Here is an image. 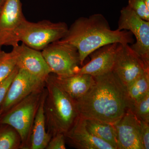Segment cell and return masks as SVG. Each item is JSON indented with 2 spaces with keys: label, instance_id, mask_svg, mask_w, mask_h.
<instances>
[{
  "label": "cell",
  "instance_id": "1",
  "mask_svg": "<svg viewBox=\"0 0 149 149\" xmlns=\"http://www.w3.org/2000/svg\"><path fill=\"white\" fill-rule=\"evenodd\" d=\"M94 77L91 89L75 101L79 115L114 124L130 109L126 88L112 71Z\"/></svg>",
  "mask_w": 149,
  "mask_h": 149
},
{
  "label": "cell",
  "instance_id": "2",
  "mask_svg": "<svg viewBox=\"0 0 149 149\" xmlns=\"http://www.w3.org/2000/svg\"><path fill=\"white\" fill-rule=\"evenodd\" d=\"M74 46L78 50L80 64L93 52L112 43L133 44V35L126 30H112L101 14L77 19L68 28L65 37L59 40Z\"/></svg>",
  "mask_w": 149,
  "mask_h": 149
},
{
  "label": "cell",
  "instance_id": "3",
  "mask_svg": "<svg viewBox=\"0 0 149 149\" xmlns=\"http://www.w3.org/2000/svg\"><path fill=\"white\" fill-rule=\"evenodd\" d=\"M46 95L44 112L47 130L51 136L65 134L78 116L76 103L51 74L45 80Z\"/></svg>",
  "mask_w": 149,
  "mask_h": 149
},
{
  "label": "cell",
  "instance_id": "4",
  "mask_svg": "<svg viewBox=\"0 0 149 149\" xmlns=\"http://www.w3.org/2000/svg\"><path fill=\"white\" fill-rule=\"evenodd\" d=\"M68 27L64 22L43 20L32 22L24 19L17 27L15 35V46L22 43L29 47L42 51L51 43L65 37Z\"/></svg>",
  "mask_w": 149,
  "mask_h": 149
},
{
  "label": "cell",
  "instance_id": "5",
  "mask_svg": "<svg viewBox=\"0 0 149 149\" xmlns=\"http://www.w3.org/2000/svg\"><path fill=\"white\" fill-rule=\"evenodd\" d=\"M45 88L31 93L0 116V124L11 125L19 134L22 149L30 148L32 126Z\"/></svg>",
  "mask_w": 149,
  "mask_h": 149
},
{
  "label": "cell",
  "instance_id": "6",
  "mask_svg": "<svg viewBox=\"0 0 149 149\" xmlns=\"http://www.w3.org/2000/svg\"><path fill=\"white\" fill-rule=\"evenodd\" d=\"M41 52L51 73L59 77H67L79 72L80 56L74 46L58 41L51 43Z\"/></svg>",
  "mask_w": 149,
  "mask_h": 149
},
{
  "label": "cell",
  "instance_id": "7",
  "mask_svg": "<svg viewBox=\"0 0 149 149\" xmlns=\"http://www.w3.org/2000/svg\"><path fill=\"white\" fill-rule=\"evenodd\" d=\"M117 29L128 30L135 36L136 42L130 47L149 67V21L141 18L127 6L120 10Z\"/></svg>",
  "mask_w": 149,
  "mask_h": 149
},
{
  "label": "cell",
  "instance_id": "8",
  "mask_svg": "<svg viewBox=\"0 0 149 149\" xmlns=\"http://www.w3.org/2000/svg\"><path fill=\"white\" fill-rule=\"evenodd\" d=\"M149 67L128 44L119 43L118 47L112 72L125 88L128 87Z\"/></svg>",
  "mask_w": 149,
  "mask_h": 149
},
{
  "label": "cell",
  "instance_id": "9",
  "mask_svg": "<svg viewBox=\"0 0 149 149\" xmlns=\"http://www.w3.org/2000/svg\"><path fill=\"white\" fill-rule=\"evenodd\" d=\"M45 86V80L33 76L24 70L18 68L0 107L1 116L31 93L43 89Z\"/></svg>",
  "mask_w": 149,
  "mask_h": 149
},
{
  "label": "cell",
  "instance_id": "10",
  "mask_svg": "<svg viewBox=\"0 0 149 149\" xmlns=\"http://www.w3.org/2000/svg\"><path fill=\"white\" fill-rule=\"evenodd\" d=\"M117 149H144L140 121L128 109L114 124Z\"/></svg>",
  "mask_w": 149,
  "mask_h": 149
},
{
  "label": "cell",
  "instance_id": "11",
  "mask_svg": "<svg viewBox=\"0 0 149 149\" xmlns=\"http://www.w3.org/2000/svg\"><path fill=\"white\" fill-rule=\"evenodd\" d=\"M25 19L20 0H5L0 13V45L15 46L17 27Z\"/></svg>",
  "mask_w": 149,
  "mask_h": 149
},
{
  "label": "cell",
  "instance_id": "12",
  "mask_svg": "<svg viewBox=\"0 0 149 149\" xmlns=\"http://www.w3.org/2000/svg\"><path fill=\"white\" fill-rule=\"evenodd\" d=\"M16 66L30 74L46 80L51 73L41 51L29 47L23 43L13 47Z\"/></svg>",
  "mask_w": 149,
  "mask_h": 149
},
{
  "label": "cell",
  "instance_id": "13",
  "mask_svg": "<svg viewBox=\"0 0 149 149\" xmlns=\"http://www.w3.org/2000/svg\"><path fill=\"white\" fill-rule=\"evenodd\" d=\"M64 135L66 143L74 148L114 149L109 144L91 133L86 127L85 119L79 115Z\"/></svg>",
  "mask_w": 149,
  "mask_h": 149
},
{
  "label": "cell",
  "instance_id": "14",
  "mask_svg": "<svg viewBox=\"0 0 149 149\" xmlns=\"http://www.w3.org/2000/svg\"><path fill=\"white\" fill-rule=\"evenodd\" d=\"M119 44L106 45L93 52L89 55L91 56L90 61L80 67L78 73L88 74L96 77L112 71Z\"/></svg>",
  "mask_w": 149,
  "mask_h": 149
},
{
  "label": "cell",
  "instance_id": "15",
  "mask_svg": "<svg viewBox=\"0 0 149 149\" xmlns=\"http://www.w3.org/2000/svg\"><path fill=\"white\" fill-rule=\"evenodd\" d=\"M53 76L56 81L75 102L85 96L95 83L94 77L88 74L77 73L67 77Z\"/></svg>",
  "mask_w": 149,
  "mask_h": 149
},
{
  "label": "cell",
  "instance_id": "16",
  "mask_svg": "<svg viewBox=\"0 0 149 149\" xmlns=\"http://www.w3.org/2000/svg\"><path fill=\"white\" fill-rule=\"evenodd\" d=\"M46 95V90L45 87L32 126L29 149H46L52 138V136L48 133L46 128L44 109Z\"/></svg>",
  "mask_w": 149,
  "mask_h": 149
},
{
  "label": "cell",
  "instance_id": "17",
  "mask_svg": "<svg viewBox=\"0 0 149 149\" xmlns=\"http://www.w3.org/2000/svg\"><path fill=\"white\" fill-rule=\"evenodd\" d=\"M85 121L87 129L94 136L109 144L114 149H117L114 124L91 118L85 119Z\"/></svg>",
  "mask_w": 149,
  "mask_h": 149
},
{
  "label": "cell",
  "instance_id": "18",
  "mask_svg": "<svg viewBox=\"0 0 149 149\" xmlns=\"http://www.w3.org/2000/svg\"><path fill=\"white\" fill-rule=\"evenodd\" d=\"M129 108L149 93V70H147L126 88Z\"/></svg>",
  "mask_w": 149,
  "mask_h": 149
},
{
  "label": "cell",
  "instance_id": "19",
  "mask_svg": "<svg viewBox=\"0 0 149 149\" xmlns=\"http://www.w3.org/2000/svg\"><path fill=\"white\" fill-rule=\"evenodd\" d=\"M22 141L19 134L7 124H0V149H21Z\"/></svg>",
  "mask_w": 149,
  "mask_h": 149
},
{
  "label": "cell",
  "instance_id": "20",
  "mask_svg": "<svg viewBox=\"0 0 149 149\" xmlns=\"http://www.w3.org/2000/svg\"><path fill=\"white\" fill-rule=\"evenodd\" d=\"M16 67V60L13 52L0 53V83L5 79Z\"/></svg>",
  "mask_w": 149,
  "mask_h": 149
},
{
  "label": "cell",
  "instance_id": "21",
  "mask_svg": "<svg viewBox=\"0 0 149 149\" xmlns=\"http://www.w3.org/2000/svg\"><path fill=\"white\" fill-rule=\"evenodd\" d=\"M131 110L139 120L149 123V93L136 103Z\"/></svg>",
  "mask_w": 149,
  "mask_h": 149
},
{
  "label": "cell",
  "instance_id": "22",
  "mask_svg": "<svg viewBox=\"0 0 149 149\" xmlns=\"http://www.w3.org/2000/svg\"><path fill=\"white\" fill-rule=\"evenodd\" d=\"M128 6L141 18L149 21V8L144 0H128Z\"/></svg>",
  "mask_w": 149,
  "mask_h": 149
},
{
  "label": "cell",
  "instance_id": "23",
  "mask_svg": "<svg viewBox=\"0 0 149 149\" xmlns=\"http://www.w3.org/2000/svg\"><path fill=\"white\" fill-rule=\"evenodd\" d=\"M18 70V68L16 66L10 75L0 83V107L5 98L10 85L16 75Z\"/></svg>",
  "mask_w": 149,
  "mask_h": 149
},
{
  "label": "cell",
  "instance_id": "24",
  "mask_svg": "<svg viewBox=\"0 0 149 149\" xmlns=\"http://www.w3.org/2000/svg\"><path fill=\"white\" fill-rule=\"evenodd\" d=\"M65 137L63 133H58L52 137L46 149H65Z\"/></svg>",
  "mask_w": 149,
  "mask_h": 149
},
{
  "label": "cell",
  "instance_id": "25",
  "mask_svg": "<svg viewBox=\"0 0 149 149\" xmlns=\"http://www.w3.org/2000/svg\"><path fill=\"white\" fill-rule=\"evenodd\" d=\"M140 123L141 125V135L144 149H149V123L141 121H140Z\"/></svg>",
  "mask_w": 149,
  "mask_h": 149
},
{
  "label": "cell",
  "instance_id": "26",
  "mask_svg": "<svg viewBox=\"0 0 149 149\" xmlns=\"http://www.w3.org/2000/svg\"><path fill=\"white\" fill-rule=\"evenodd\" d=\"M5 0H0V7H2Z\"/></svg>",
  "mask_w": 149,
  "mask_h": 149
},
{
  "label": "cell",
  "instance_id": "27",
  "mask_svg": "<svg viewBox=\"0 0 149 149\" xmlns=\"http://www.w3.org/2000/svg\"><path fill=\"white\" fill-rule=\"evenodd\" d=\"M148 7L149 8V0H144Z\"/></svg>",
  "mask_w": 149,
  "mask_h": 149
},
{
  "label": "cell",
  "instance_id": "28",
  "mask_svg": "<svg viewBox=\"0 0 149 149\" xmlns=\"http://www.w3.org/2000/svg\"><path fill=\"white\" fill-rule=\"evenodd\" d=\"M1 46L0 45V53H1V52L2 51L1 49Z\"/></svg>",
  "mask_w": 149,
  "mask_h": 149
},
{
  "label": "cell",
  "instance_id": "29",
  "mask_svg": "<svg viewBox=\"0 0 149 149\" xmlns=\"http://www.w3.org/2000/svg\"><path fill=\"white\" fill-rule=\"evenodd\" d=\"M1 8L2 7H0V13H1Z\"/></svg>",
  "mask_w": 149,
  "mask_h": 149
},
{
  "label": "cell",
  "instance_id": "30",
  "mask_svg": "<svg viewBox=\"0 0 149 149\" xmlns=\"http://www.w3.org/2000/svg\"><path fill=\"white\" fill-rule=\"evenodd\" d=\"M0 116H1V114H0Z\"/></svg>",
  "mask_w": 149,
  "mask_h": 149
}]
</instances>
